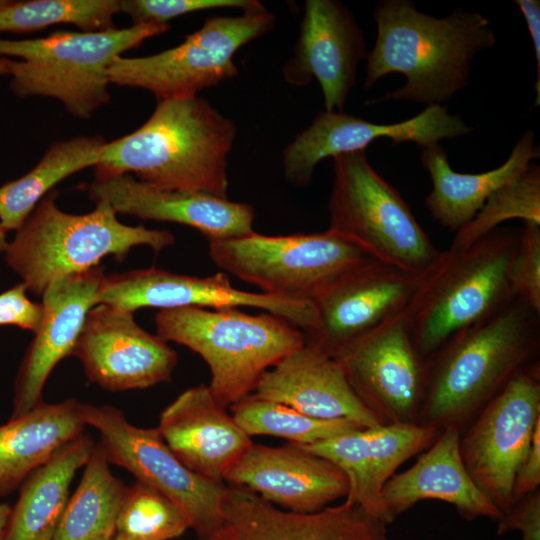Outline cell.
I'll return each mask as SVG.
<instances>
[{
    "label": "cell",
    "instance_id": "1",
    "mask_svg": "<svg viewBox=\"0 0 540 540\" xmlns=\"http://www.w3.org/2000/svg\"><path fill=\"white\" fill-rule=\"evenodd\" d=\"M373 14L377 36L366 58L365 87L391 73L406 78L380 101H449L467 85L474 58L496 41L489 20L477 12L456 9L436 18L420 12L412 1L383 0Z\"/></svg>",
    "mask_w": 540,
    "mask_h": 540
},
{
    "label": "cell",
    "instance_id": "2",
    "mask_svg": "<svg viewBox=\"0 0 540 540\" xmlns=\"http://www.w3.org/2000/svg\"><path fill=\"white\" fill-rule=\"evenodd\" d=\"M540 312L516 297L426 359L417 424L462 432L520 371L539 361Z\"/></svg>",
    "mask_w": 540,
    "mask_h": 540
},
{
    "label": "cell",
    "instance_id": "3",
    "mask_svg": "<svg viewBox=\"0 0 540 540\" xmlns=\"http://www.w3.org/2000/svg\"><path fill=\"white\" fill-rule=\"evenodd\" d=\"M236 125L204 98L158 101L133 132L107 142L95 175L134 173L154 187L227 198Z\"/></svg>",
    "mask_w": 540,
    "mask_h": 540
},
{
    "label": "cell",
    "instance_id": "4",
    "mask_svg": "<svg viewBox=\"0 0 540 540\" xmlns=\"http://www.w3.org/2000/svg\"><path fill=\"white\" fill-rule=\"evenodd\" d=\"M521 230L496 228L464 250L440 251L420 276L405 316L426 360L459 332L506 308L517 296L511 282Z\"/></svg>",
    "mask_w": 540,
    "mask_h": 540
},
{
    "label": "cell",
    "instance_id": "5",
    "mask_svg": "<svg viewBox=\"0 0 540 540\" xmlns=\"http://www.w3.org/2000/svg\"><path fill=\"white\" fill-rule=\"evenodd\" d=\"M56 196L53 190L37 204L4 253L7 265L37 296L57 279L97 267L106 256L122 262L136 246L158 253L175 243L169 231L121 223L106 201H97L88 213L70 214L57 207Z\"/></svg>",
    "mask_w": 540,
    "mask_h": 540
},
{
    "label": "cell",
    "instance_id": "6",
    "mask_svg": "<svg viewBox=\"0 0 540 540\" xmlns=\"http://www.w3.org/2000/svg\"><path fill=\"white\" fill-rule=\"evenodd\" d=\"M155 325L160 339L189 348L207 363L208 387L224 408L253 393L269 368L305 345L302 331L286 319L239 307L162 309Z\"/></svg>",
    "mask_w": 540,
    "mask_h": 540
},
{
    "label": "cell",
    "instance_id": "7",
    "mask_svg": "<svg viewBox=\"0 0 540 540\" xmlns=\"http://www.w3.org/2000/svg\"><path fill=\"white\" fill-rule=\"evenodd\" d=\"M168 23H138L102 31H57L24 40L0 38V57L11 59L10 88L18 97L59 100L74 117L86 119L110 101L109 68L114 60Z\"/></svg>",
    "mask_w": 540,
    "mask_h": 540
},
{
    "label": "cell",
    "instance_id": "8",
    "mask_svg": "<svg viewBox=\"0 0 540 540\" xmlns=\"http://www.w3.org/2000/svg\"><path fill=\"white\" fill-rule=\"evenodd\" d=\"M329 229L382 263L421 276L439 252L400 193L370 165L365 151L333 158Z\"/></svg>",
    "mask_w": 540,
    "mask_h": 540
},
{
    "label": "cell",
    "instance_id": "9",
    "mask_svg": "<svg viewBox=\"0 0 540 540\" xmlns=\"http://www.w3.org/2000/svg\"><path fill=\"white\" fill-rule=\"evenodd\" d=\"M209 255L223 271L256 285L263 293L311 301L337 277L374 259L330 229L285 236L253 231L209 242Z\"/></svg>",
    "mask_w": 540,
    "mask_h": 540
},
{
    "label": "cell",
    "instance_id": "10",
    "mask_svg": "<svg viewBox=\"0 0 540 540\" xmlns=\"http://www.w3.org/2000/svg\"><path fill=\"white\" fill-rule=\"evenodd\" d=\"M274 22V15L265 8L239 16L209 17L171 49L145 57L116 58L108 72L110 83L145 89L158 101L196 96L235 77V53L269 32Z\"/></svg>",
    "mask_w": 540,
    "mask_h": 540
},
{
    "label": "cell",
    "instance_id": "11",
    "mask_svg": "<svg viewBox=\"0 0 540 540\" xmlns=\"http://www.w3.org/2000/svg\"><path fill=\"white\" fill-rule=\"evenodd\" d=\"M87 426L100 435V445L111 464L171 499L186 516L198 539L221 521L227 485L206 479L186 467L168 448L157 428L131 424L122 410L84 403Z\"/></svg>",
    "mask_w": 540,
    "mask_h": 540
},
{
    "label": "cell",
    "instance_id": "12",
    "mask_svg": "<svg viewBox=\"0 0 540 540\" xmlns=\"http://www.w3.org/2000/svg\"><path fill=\"white\" fill-rule=\"evenodd\" d=\"M539 424L538 361L517 373L460 433L466 471L502 514L512 505L514 478Z\"/></svg>",
    "mask_w": 540,
    "mask_h": 540
},
{
    "label": "cell",
    "instance_id": "13",
    "mask_svg": "<svg viewBox=\"0 0 540 540\" xmlns=\"http://www.w3.org/2000/svg\"><path fill=\"white\" fill-rule=\"evenodd\" d=\"M333 359L382 425L417 423L426 360L416 349L405 312L356 339Z\"/></svg>",
    "mask_w": 540,
    "mask_h": 540
},
{
    "label": "cell",
    "instance_id": "14",
    "mask_svg": "<svg viewBox=\"0 0 540 540\" xmlns=\"http://www.w3.org/2000/svg\"><path fill=\"white\" fill-rule=\"evenodd\" d=\"M420 276L375 259L337 277L313 298L317 319L305 345L333 358L356 339L405 311Z\"/></svg>",
    "mask_w": 540,
    "mask_h": 540
},
{
    "label": "cell",
    "instance_id": "15",
    "mask_svg": "<svg viewBox=\"0 0 540 540\" xmlns=\"http://www.w3.org/2000/svg\"><path fill=\"white\" fill-rule=\"evenodd\" d=\"M98 304L130 312L145 307L159 310L180 307H252L282 317L302 332L312 328L317 319L311 300L239 290L232 286L224 272L196 277L147 268L105 275L96 299Z\"/></svg>",
    "mask_w": 540,
    "mask_h": 540
},
{
    "label": "cell",
    "instance_id": "16",
    "mask_svg": "<svg viewBox=\"0 0 540 540\" xmlns=\"http://www.w3.org/2000/svg\"><path fill=\"white\" fill-rule=\"evenodd\" d=\"M72 356L90 382L113 392L168 382L178 362L176 351L139 326L134 312L105 304L87 313Z\"/></svg>",
    "mask_w": 540,
    "mask_h": 540
},
{
    "label": "cell",
    "instance_id": "17",
    "mask_svg": "<svg viewBox=\"0 0 540 540\" xmlns=\"http://www.w3.org/2000/svg\"><path fill=\"white\" fill-rule=\"evenodd\" d=\"M474 128L440 104L427 105L417 115L397 123H373L344 112H321L283 151L286 179L307 186L317 164L325 158L365 151L387 138L393 144L414 142L422 147L445 138L470 134Z\"/></svg>",
    "mask_w": 540,
    "mask_h": 540
},
{
    "label": "cell",
    "instance_id": "18",
    "mask_svg": "<svg viewBox=\"0 0 540 540\" xmlns=\"http://www.w3.org/2000/svg\"><path fill=\"white\" fill-rule=\"evenodd\" d=\"M199 540H391L387 524L347 500L313 513L276 508L251 490L227 485L221 521Z\"/></svg>",
    "mask_w": 540,
    "mask_h": 540
},
{
    "label": "cell",
    "instance_id": "19",
    "mask_svg": "<svg viewBox=\"0 0 540 540\" xmlns=\"http://www.w3.org/2000/svg\"><path fill=\"white\" fill-rule=\"evenodd\" d=\"M364 34L353 14L335 0H307L286 82L305 86L315 78L327 112H343L358 63L367 58Z\"/></svg>",
    "mask_w": 540,
    "mask_h": 540
},
{
    "label": "cell",
    "instance_id": "20",
    "mask_svg": "<svg viewBox=\"0 0 540 540\" xmlns=\"http://www.w3.org/2000/svg\"><path fill=\"white\" fill-rule=\"evenodd\" d=\"M439 433L417 423L385 424L298 446L338 466L349 483L345 500L388 525L393 520L382 500L385 483L404 462L426 450Z\"/></svg>",
    "mask_w": 540,
    "mask_h": 540
},
{
    "label": "cell",
    "instance_id": "21",
    "mask_svg": "<svg viewBox=\"0 0 540 540\" xmlns=\"http://www.w3.org/2000/svg\"><path fill=\"white\" fill-rule=\"evenodd\" d=\"M223 481L296 513L320 511L346 497L349 489L338 466L292 443L281 447L252 443Z\"/></svg>",
    "mask_w": 540,
    "mask_h": 540
},
{
    "label": "cell",
    "instance_id": "22",
    "mask_svg": "<svg viewBox=\"0 0 540 540\" xmlns=\"http://www.w3.org/2000/svg\"><path fill=\"white\" fill-rule=\"evenodd\" d=\"M85 189L93 201L108 202L117 214L183 224L201 232L209 242L233 239L254 231V208L227 198L164 190L129 174L95 175Z\"/></svg>",
    "mask_w": 540,
    "mask_h": 540
},
{
    "label": "cell",
    "instance_id": "23",
    "mask_svg": "<svg viewBox=\"0 0 540 540\" xmlns=\"http://www.w3.org/2000/svg\"><path fill=\"white\" fill-rule=\"evenodd\" d=\"M104 268L53 281L42 294L43 316L21 362L14 384L11 418L43 402L45 383L55 366L72 356L87 313L96 305Z\"/></svg>",
    "mask_w": 540,
    "mask_h": 540
},
{
    "label": "cell",
    "instance_id": "24",
    "mask_svg": "<svg viewBox=\"0 0 540 540\" xmlns=\"http://www.w3.org/2000/svg\"><path fill=\"white\" fill-rule=\"evenodd\" d=\"M157 430L172 453L190 470L214 482L253 443L200 384L180 393L159 415Z\"/></svg>",
    "mask_w": 540,
    "mask_h": 540
},
{
    "label": "cell",
    "instance_id": "25",
    "mask_svg": "<svg viewBox=\"0 0 540 540\" xmlns=\"http://www.w3.org/2000/svg\"><path fill=\"white\" fill-rule=\"evenodd\" d=\"M253 393L313 418L382 425L356 396L339 364L306 345L267 370Z\"/></svg>",
    "mask_w": 540,
    "mask_h": 540
},
{
    "label": "cell",
    "instance_id": "26",
    "mask_svg": "<svg viewBox=\"0 0 540 540\" xmlns=\"http://www.w3.org/2000/svg\"><path fill=\"white\" fill-rule=\"evenodd\" d=\"M460 431L442 429L434 442L407 470L384 485L382 500L394 521L421 500H440L455 507L466 520L487 517L498 521L502 512L477 488L459 451Z\"/></svg>",
    "mask_w": 540,
    "mask_h": 540
},
{
    "label": "cell",
    "instance_id": "27",
    "mask_svg": "<svg viewBox=\"0 0 540 540\" xmlns=\"http://www.w3.org/2000/svg\"><path fill=\"white\" fill-rule=\"evenodd\" d=\"M538 157L539 147L531 130L522 135L502 165L478 174L452 170L439 143L424 146L420 159L432 181L425 206L440 225L457 232L472 220L492 193L519 176Z\"/></svg>",
    "mask_w": 540,
    "mask_h": 540
},
{
    "label": "cell",
    "instance_id": "28",
    "mask_svg": "<svg viewBox=\"0 0 540 540\" xmlns=\"http://www.w3.org/2000/svg\"><path fill=\"white\" fill-rule=\"evenodd\" d=\"M84 403L41 402L0 425V496L14 491L62 446L84 433Z\"/></svg>",
    "mask_w": 540,
    "mask_h": 540
},
{
    "label": "cell",
    "instance_id": "29",
    "mask_svg": "<svg viewBox=\"0 0 540 540\" xmlns=\"http://www.w3.org/2000/svg\"><path fill=\"white\" fill-rule=\"evenodd\" d=\"M95 445L83 433L24 480L3 540H52L69 500L74 475L85 466Z\"/></svg>",
    "mask_w": 540,
    "mask_h": 540
},
{
    "label": "cell",
    "instance_id": "30",
    "mask_svg": "<svg viewBox=\"0 0 540 540\" xmlns=\"http://www.w3.org/2000/svg\"><path fill=\"white\" fill-rule=\"evenodd\" d=\"M107 141L99 136L56 141L33 169L0 186V225L17 231L37 204L68 176L96 166Z\"/></svg>",
    "mask_w": 540,
    "mask_h": 540
},
{
    "label": "cell",
    "instance_id": "31",
    "mask_svg": "<svg viewBox=\"0 0 540 540\" xmlns=\"http://www.w3.org/2000/svg\"><path fill=\"white\" fill-rule=\"evenodd\" d=\"M125 488L96 444L52 540H111Z\"/></svg>",
    "mask_w": 540,
    "mask_h": 540
},
{
    "label": "cell",
    "instance_id": "32",
    "mask_svg": "<svg viewBox=\"0 0 540 540\" xmlns=\"http://www.w3.org/2000/svg\"><path fill=\"white\" fill-rule=\"evenodd\" d=\"M230 410L237 424L248 436H277L296 445H312L365 428L349 419L313 418L254 393L231 405Z\"/></svg>",
    "mask_w": 540,
    "mask_h": 540
},
{
    "label": "cell",
    "instance_id": "33",
    "mask_svg": "<svg viewBox=\"0 0 540 540\" xmlns=\"http://www.w3.org/2000/svg\"><path fill=\"white\" fill-rule=\"evenodd\" d=\"M120 12L116 0L11 1L0 9L1 32H32L55 24H72L83 32L113 28Z\"/></svg>",
    "mask_w": 540,
    "mask_h": 540
},
{
    "label": "cell",
    "instance_id": "34",
    "mask_svg": "<svg viewBox=\"0 0 540 540\" xmlns=\"http://www.w3.org/2000/svg\"><path fill=\"white\" fill-rule=\"evenodd\" d=\"M510 219L540 224V167L533 161L488 197L472 220L455 232L450 249H467Z\"/></svg>",
    "mask_w": 540,
    "mask_h": 540
},
{
    "label": "cell",
    "instance_id": "35",
    "mask_svg": "<svg viewBox=\"0 0 540 540\" xmlns=\"http://www.w3.org/2000/svg\"><path fill=\"white\" fill-rule=\"evenodd\" d=\"M188 528L186 516L171 499L135 481L125 488L113 540H171Z\"/></svg>",
    "mask_w": 540,
    "mask_h": 540
},
{
    "label": "cell",
    "instance_id": "36",
    "mask_svg": "<svg viewBox=\"0 0 540 540\" xmlns=\"http://www.w3.org/2000/svg\"><path fill=\"white\" fill-rule=\"evenodd\" d=\"M219 8H239L243 11L262 9L256 0H122L120 12L130 16L133 24L168 23L188 13Z\"/></svg>",
    "mask_w": 540,
    "mask_h": 540
},
{
    "label": "cell",
    "instance_id": "37",
    "mask_svg": "<svg viewBox=\"0 0 540 540\" xmlns=\"http://www.w3.org/2000/svg\"><path fill=\"white\" fill-rule=\"evenodd\" d=\"M511 282L516 296L540 312V224L524 223Z\"/></svg>",
    "mask_w": 540,
    "mask_h": 540
},
{
    "label": "cell",
    "instance_id": "38",
    "mask_svg": "<svg viewBox=\"0 0 540 540\" xmlns=\"http://www.w3.org/2000/svg\"><path fill=\"white\" fill-rule=\"evenodd\" d=\"M23 282L0 293V326H16L36 332L40 326L43 307L31 301Z\"/></svg>",
    "mask_w": 540,
    "mask_h": 540
},
{
    "label": "cell",
    "instance_id": "39",
    "mask_svg": "<svg viewBox=\"0 0 540 540\" xmlns=\"http://www.w3.org/2000/svg\"><path fill=\"white\" fill-rule=\"evenodd\" d=\"M497 522L498 535L518 530L521 540H540V489L514 502Z\"/></svg>",
    "mask_w": 540,
    "mask_h": 540
},
{
    "label": "cell",
    "instance_id": "40",
    "mask_svg": "<svg viewBox=\"0 0 540 540\" xmlns=\"http://www.w3.org/2000/svg\"><path fill=\"white\" fill-rule=\"evenodd\" d=\"M540 486V424L537 425L529 452L516 472L512 487V504L539 489ZM512 506V505H511Z\"/></svg>",
    "mask_w": 540,
    "mask_h": 540
},
{
    "label": "cell",
    "instance_id": "41",
    "mask_svg": "<svg viewBox=\"0 0 540 540\" xmlns=\"http://www.w3.org/2000/svg\"><path fill=\"white\" fill-rule=\"evenodd\" d=\"M527 24L536 60V81L534 85L536 97L534 106L540 104V1L516 0Z\"/></svg>",
    "mask_w": 540,
    "mask_h": 540
},
{
    "label": "cell",
    "instance_id": "42",
    "mask_svg": "<svg viewBox=\"0 0 540 540\" xmlns=\"http://www.w3.org/2000/svg\"><path fill=\"white\" fill-rule=\"evenodd\" d=\"M11 513V507L6 504H0V540L4 539V533Z\"/></svg>",
    "mask_w": 540,
    "mask_h": 540
},
{
    "label": "cell",
    "instance_id": "43",
    "mask_svg": "<svg viewBox=\"0 0 540 540\" xmlns=\"http://www.w3.org/2000/svg\"><path fill=\"white\" fill-rule=\"evenodd\" d=\"M11 59L0 57V77L9 75Z\"/></svg>",
    "mask_w": 540,
    "mask_h": 540
},
{
    "label": "cell",
    "instance_id": "44",
    "mask_svg": "<svg viewBox=\"0 0 540 540\" xmlns=\"http://www.w3.org/2000/svg\"><path fill=\"white\" fill-rule=\"evenodd\" d=\"M6 233L7 232L0 225V255L5 253L9 243L6 238Z\"/></svg>",
    "mask_w": 540,
    "mask_h": 540
},
{
    "label": "cell",
    "instance_id": "45",
    "mask_svg": "<svg viewBox=\"0 0 540 540\" xmlns=\"http://www.w3.org/2000/svg\"><path fill=\"white\" fill-rule=\"evenodd\" d=\"M11 1L10 0H0V9L7 6Z\"/></svg>",
    "mask_w": 540,
    "mask_h": 540
},
{
    "label": "cell",
    "instance_id": "46",
    "mask_svg": "<svg viewBox=\"0 0 540 540\" xmlns=\"http://www.w3.org/2000/svg\"><path fill=\"white\" fill-rule=\"evenodd\" d=\"M111 540H113V538Z\"/></svg>",
    "mask_w": 540,
    "mask_h": 540
}]
</instances>
